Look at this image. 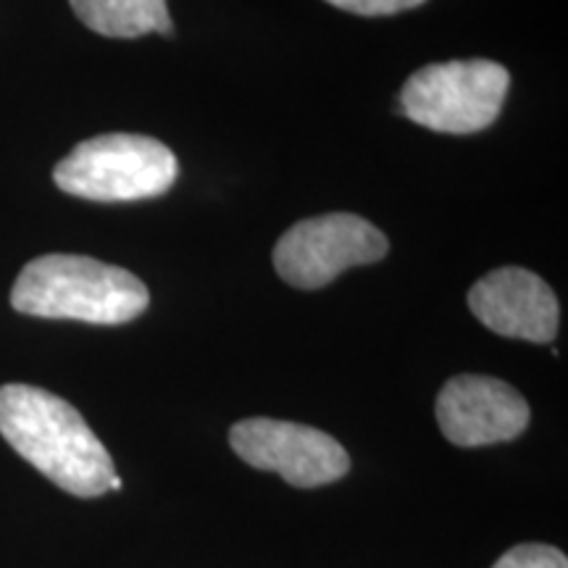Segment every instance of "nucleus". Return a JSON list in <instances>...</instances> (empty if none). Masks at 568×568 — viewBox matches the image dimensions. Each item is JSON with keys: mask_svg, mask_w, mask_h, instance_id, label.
<instances>
[{"mask_svg": "<svg viewBox=\"0 0 568 568\" xmlns=\"http://www.w3.org/2000/svg\"><path fill=\"white\" fill-rule=\"evenodd\" d=\"M508 84L506 67L487 59L432 63L403 84L397 113L432 132L474 134L495 122Z\"/></svg>", "mask_w": 568, "mask_h": 568, "instance_id": "obj_4", "label": "nucleus"}, {"mask_svg": "<svg viewBox=\"0 0 568 568\" xmlns=\"http://www.w3.org/2000/svg\"><path fill=\"white\" fill-rule=\"evenodd\" d=\"M151 293L126 268L88 255H40L21 268L11 290L19 314L116 326L145 314Z\"/></svg>", "mask_w": 568, "mask_h": 568, "instance_id": "obj_2", "label": "nucleus"}, {"mask_svg": "<svg viewBox=\"0 0 568 568\" xmlns=\"http://www.w3.org/2000/svg\"><path fill=\"white\" fill-rule=\"evenodd\" d=\"M437 424L458 447L508 443L529 426V406L495 376L460 374L437 397Z\"/></svg>", "mask_w": 568, "mask_h": 568, "instance_id": "obj_7", "label": "nucleus"}, {"mask_svg": "<svg viewBox=\"0 0 568 568\" xmlns=\"http://www.w3.org/2000/svg\"><path fill=\"white\" fill-rule=\"evenodd\" d=\"M387 251V237L372 222L355 213H326L282 234L274 247V268L297 290H318L347 268L376 264Z\"/></svg>", "mask_w": 568, "mask_h": 568, "instance_id": "obj_5", "label": "nucleus"}, {"mask_svg": "<svg viewBox=\"0 0 568 568\" xmlns=\"http://www.w3.org/2000/svg\"><path fill=\"white\" fill-rule=\"evenodd\" d=\"M493 568H568V560L550 545H516Z\"/></svg>", "mask_w": 568, "mask_h": 568, "instance_id": "obj_10", "label": "nucleus"}, {"mask_svg": "<svg viewBox=\"0 0 568 568\" xmlns=\"http://www.w3.org/2000/svg\"><path fill=\"white\" fill-rule=\"evenodd\" d=\"M111 489H122V479L113 477V479H111Z\"/></svg>", "mask_w": 568, "mask_h": 568, "instance_id": "obj_12", "label": "nucleus"}, {"mask_svg": "<svg viewBox=\"0 0 568 568\" xmlns=\"http://www.w3.org/2000/svg\"><path fill=\"white\" fill-rule=\"evenodd\" d=\"M77 19L103 38L134 40L145 34H172L166 0H69Z\"/></svg>", "mask_w": 568, "mask_h": 568, "instance_id": "obj_9", "label": "nucleus"}, {"mask_svg": "<svg viewBox=\"0 0 568 568\" xmlns=\"http://www.w3.org/2000/svg\"><path fill=\"white\" fill-rule=\"evenodd\" d=\"M232 450L261 471H276L293 487H324L351 471V456L335 437L314 426L245 418L230 432Z\"/></svg>", "mask_w": 568, "mask_h": 568, "instance_id": "obj_6", "label": "nucleus"}, {"mask_svg": "<svg viewBox=\"0 0 568 568\" xmlns=\"http://www.w3.org/2000/svg\"><path fill=\"white\" fill-rule=\"evenodd\" d=\"M0 435L42 477L74 497H101L116 477L111 453L80 410L48 389L0 387Z\"/></svg>", "mask_w": 568, "mask_h": 568, "instance_id": "obj_1", "label": "nucleus"}, {"mask_svg": "<svg viewBox=\"0 0 568 568\" xmlns=\"http://www.w3.org/2000/svg\"><path fill=\"white\" fill-rule=\"evenodd\" d=\"M468 308L503 337L527 343H552L558 335L560 308L548 282L521 266L489 272L468 293Z\"/></svg>", "mask_w": 568, "mask_h": 568, "instance_id": "obj_8", "label": "nucleus"}, {"mask_svg": "<svg viewBox=\"0 0 568 568\" xmlns=\"http://www.w3.org/2000/svg\"><path fill=\"white\" fill-rule=\"evenodd\" d=\"M180 163L166 145L142 134L90 138L63 159L53 182L63 193L95 203L159 197L176 182Z\"/></svg>", "mask_w": 568, "mask_h": 568, "instance_id": "obj_3", "label": "nucleus"}, {"mask_svg": "<svg viewBox=\"0 0 568 568\" xmlns=\"http://www.w3.org/2000/svg\"><path fill=\"white\" fill-rule=\"evenodd\" d=\"M339 11L358 13V17H393V13L410 11L426 0H326Z\"/></svg>", "mask_w": 568, "mask_h": 568, "instance_id": "obj_11", "label": "nucleus"}]
</instances>
